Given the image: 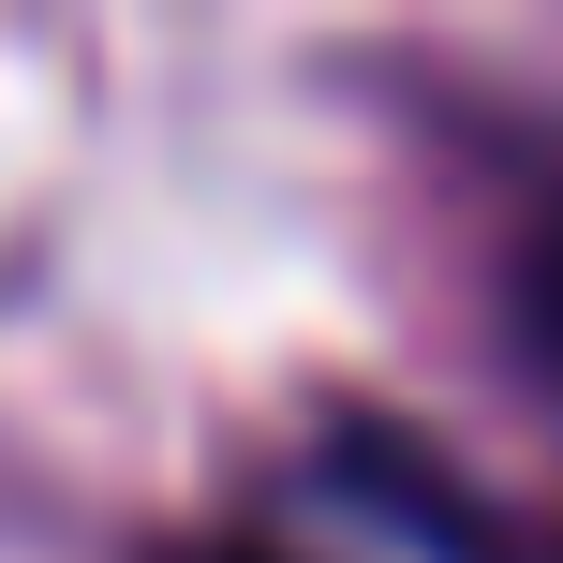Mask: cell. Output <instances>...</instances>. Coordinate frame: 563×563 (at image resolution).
Returning a JSON list of instances; mask_svg holds the SVG:
<instances>
[{"label": "cell", "instance_id": "obj_1", "mask_svg": "<svg viewBox=\"0 0 563 563\" xmlns=\"http://www.w3.org/2000/svg\"><path fill=\"white\" fill-rule=\"evenodd\" d=\"M519 311H534V356H549V386H563V223L534 238V267H519Z\"/></svg>", "mask_w": 563, "mask_h": 563}, {"label": "cell", "instance_id": "obj_2", "mask_svg": "<svg viewBox=\"0 0 563 563\" xmlns=\"http://www.w3.org/2000/svg\"><path fill=\"white\" fill-rule=\"evenodd\" d=\"M460 563H563V519H460Z\"/></svg>", "mask_w": 563, "mask_h": 563}, {"label": "cell", "instance_id": "obj_3", "mask_svg": "<svg viewBox=\"0 0 563 563\" xmlns=\"http://www.w3.org/2000/svg\"><path fill=\"white\" fill-rule=\"evenodd\" d=\"M178 563H282V549H178Z\"/></svg>", "mask_w": 563, "mask_h": 563}]
</instances>
